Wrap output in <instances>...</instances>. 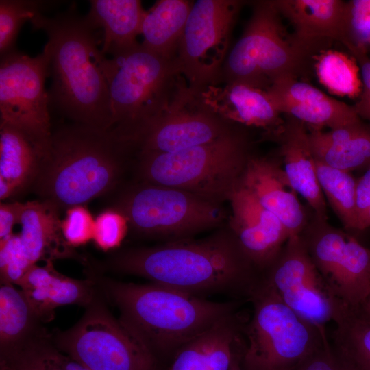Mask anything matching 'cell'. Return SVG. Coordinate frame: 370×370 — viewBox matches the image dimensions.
Wrapping results in <instances>:
<instances>
[{
  "mask_svg": "<svg viewBox=\"0 0 370 370\" xmlns=\"http://www.w3.org/2000/svg\"><path fill=\"white\" fill-rule=\"evenodd\" d=\"M99 267L199 297L221 293L248 300L261 278L227 225L201 239L123 249Z\"/></svg>",
  "mask_w": 370,
  "mask_h": 370,
  "instance_id": "obj_1",
  "label": "cell"
},
{
  "mask_svg": "<svg viewBox=\"0 0 370 370\" xmlns=\"http://www.w3.org/2000/svg\"><path fill=\"white\" fill-rule=\"evenodd\" d=\"M99 293L119 311V322L164 366L188 341L236 311L217 302L150 282H123L86 269Z\"/></svg>",
  "mask_w": 370,
  "mask_h": 370,
  "instance_id": "obj_2",
  "label": "cell"
},
{
  "mask_svg": "<svg viewBox=\"0 0 370 370\" xmlns=\"http://www.w3.org/2000/svg\"><path fill=\"white\" fill-rule=\"evenodd\" d=\"M30 22L34 30H42L47 37L43 51L52 78L48 91L50 107L73 123L112 129L97 29L78 14L74 4L52 17L38 14Z\"/></svg>",
  "mask_w": 370,
  "mask_h": 370,
  "instance_id": "obj_3",
  "label": "cell"
},
{
  "mask_svg": "<svg viewBox=\"0 0 370 370\" xmlns=\"http://www.w3.org/2000/svg\"><path fill=\"white\" fill-rule=\"evenodd\" d=\"M132 151L112 129L63 125L52 132L33 188L60 210L84 206L116 187Z\"/></svg>",
  "mask_w": 370,
  "mask_h": 370,
  "instance_id": "obj_4",
  "label": "cell"
},
{
  "mask_svg": "<svg viewBox=\"0 0 370 370\" xmlns=\"http://www.w3.org/2000/svg\"><path fill=\"white\" fill-rule=\"evenodd\" d=\"M245 29L227 56L219 82H237L267 90L282 79L304 80L321 51L287 32L273 0L253 2Z\"/></svg>",
  "mask_w": 370,
  "mask_h": 370,
  "instance_id": "obj_5",
  "label": "cell"
},
{
  "mask_svg": "<svg viewBox=\"0 0 370 370\" xmlns=\"http://www.w3.org/2000/svg\"><path fill=\"white\" fill-rule=\"evenodd\" d=\"M245 127L173 153H137L140 181L175 187L222 204L241 185L251 157Z\"/></svg>",
  "mask_w": 370,
  "mask_h": 370,
  "instance_id": "obj_6",
  "label": "cell"
},
{
  "mask_svg": "<svg viewBox=\"0 0 370 370\" xmlns=\"http://www.w3.org/2000/svg\"><path fill=\"white\" fill-rule=\"evenodd\" d=\"M100 64L108 88L112 130L125 140L162 112L188 83L175 58L141 44L119 56L102 54Z\"/></svg>",
  "mask_w": 370,
  "mask_h": 370,
  "instance_id": "obj_7",
  "label": "cell"
},
{
  "mask_svg": "<svg viewBox=\"0 0 370 370\" xmlns=\"http://www.w3.org/2000/svg\"><path fill=\"white\" fill-rule=\"evenodd\" d=\"M249 300L253 312L243 330V370H293L329 339L284 304L262 278Z\"/></svg>",
  "mask_w": 370,
  "mask_h": 370,
  "instance_id": "obj_8",
  "label": "cell"
},
{
  "mask_svg": "<svg viewBox=\"0 0 370 370\" xmlns=\"http://www.w3.org/2000/svg\"><path fill=\"white\" fill-rule=\"evenodd\" d=\"M113 208L125 216L134 232L167 241L219 227L227 218L222 204L180 188L142 181L123 189Z\"/></svg>",
  "mask_w": 370,
  "mask_h": 370,
  "instance_id": "obj_9",
  "label": "cell"
},
{
  "mask_svg": "<svg viewBox=\"0 0 370 370\" xmlns=\"http://www.w3.org/2000/svg\"><path fill=\"white\" fill-rule=\"evenodd\" d=\"M53 345L90 370H163L162 363L109 311L99 293L71 328L51 334Z\"/></svg>",
  "mask_w": 370,
  "mask_h": 370,
  "instance_id": "obj_10",
  "label": "cell"
},
{
  "mask_svg": "<svg viewBox=\"0 0 370 370\" xmlns=\"http://www.w3.org/2000/svg\"><path fill=\"white\" fill-rule=\"evenodd\" d=\"M49 59L42 52L35 57L16 49L1 57L0 125L23 132L41 158L52 135L49 92Z\"/></svg>",
  "mask_w": 370,
  "mask_h": 370,
  "instance_id": "obj_11",
  "label": "cell"
},
{
  "mask_svg": "<svg viewBox=\"0 0 370 370\" xmlns=\"http://www.w3.org/2000/svg\"><path fill=\"white\" fill-rule=\"evenodd\" d=\"M245 3L240 0L193 3L175 58L193 90L217 81L227 56L232 29Z\"/></svg>",
  "mask_w": 370,
  "mask_h": 370,
  "instance_id": "obj_12",
  "label": "cell"
},
{
  "mask_svg": "<svg viewBox=\"0 0 370 370\" xmlns=\"http://www.w3.org/2000/svg\"><path fill=\"white\" fill-rule=\"evenodd\" d=\"M300 237L334 295L348 307H360L370 294V249L314 217Z\"/></svg>",
  "mask_w": 370,
  "mask_h": 370,
  "instance_id": "obj_13",
  "label": "cell"
},
{
  "mask_svg": "<svg viewBox=\"0 0 370 370\" xmlns=\"http://www.w3.org/2000/svg\"><path fill=\"white\" fill-rule=\"evenodd\" d=\"M281 299L300 317L328 334L339 299L311 259L301 237H291L262 273Z\"/></svg>",
  "mask_w": 370,
  "mask_h": 370,
  "instance_id": "obj_14",
  "label": "cell"
},
{
  "mask_svg": "<svg viewBox=\"0 0 370 370\" xmlns=\"http://www.w3.org/2000/svg\"><path fill=\"white\" fill-rule=\"evenodd\" d=\"M238 127L206 108L187 83L127 143L137 153H173L212 142Z\"/></svg>",
  "mask_w": 370,
  "mask_h": 370,
  "instance_id": "obj_15",
  "label": "cell"
},
{
  "mask_svg": "<svg viewBox=\"0 0 370 370\" xmlns=\"http://www.w3.org/2000/svg\"><path fill=\"white\" fill-rule=\"evenodd\" d=\"M227 226L241 249L262 273L275 258L289 234L282 222L241 185L229 200Z\"/></svg>",
  "mask_w": 370,
  "mask_h": 370,
  "instance_id": "obj_16",
  "label": "cell"
},
{
  "mask_svg": "<svg viewBox=\"0 0 370 370\" xmlns=\"http://www.w3.org/2000/svg\"><path fill=\"white\" fill-rule=\"evenodd\" d=\"M202 103L227 122L264 130L266 139L284 123L267 92L237 82H218L195 91Z\"/></svg>",
  "mask_w": 370,
  "mask_h": 370,
  "instance_id": "obj_17",
  "label": "cell"
},
{
  "mask_svg": "<svg viewBox=\"0 0 370 370\" xmlns=\"http://www.w3.org/2000/svg\"><path fill=\"white\" fill-rule=\"evenodd\" d=\"M265 91L281 114L309 129L334 130L362 121L353 106L328 96L304 80L282 79Z\"/></svg>",
  "mask_w": 370,
  "mask_h": 370,
  "instance_id": "obj_18",
  "label": "cell"
},
{
  "mask_svg": "<svg viewBox=\"0 0 370 370\" xmlns=\"http://www.w3.org/2000/svg\"><path fill=\"white\" fill-rule=\"evenodd\" d=\"M241 185L282 222L290 238L299 236L308 225L306 210L291 187L278 156L251 155Z\"/></svg>",
  "mask_w": 370,
  "mask_h": 370,
  "instance_id": "obj_19",
  "label": "cell"
},
{
  "mask_svg": "<svg viewBox=\"0 0 370 370\" xmlns=\"http://www.w3.org/2000/svg\"><path fill=\"white\" fill-rule=\"evenodd\" d=\"M284 118L280 130L267 139L278 145V156L293 189L306 201L315 218L327 221V205L317 175L309 130L294 118Z\"/></svg>",
  "mask_w": 370,
  "mask_h": 370,
  "instance_id": "obj_20",
  "label": "cell"
},
{
  "mask_svg": "<svg viewBox=\"0 0 370 370\" xmlns=\"http://www.w3.org/2000/svg\"><path fill=\"white\" fill-rule=\"evenodd\" d=\"M282 17L301 42L319 49L337 41L348 47L346 1L341 0H273Z\"/></svg>",
  "mask_w": 370,
  "mask_h": 370,
  "instance_id": "obj_21",
  "label": "cell"
},
{
  "mask_svg": "<svg viewBox=\"0 0 370 370\" xmlns=\"http://www.w3.org/2000/svg\"><path fill=\"white\" fill-rule=\"evenodd\" d=\"M18 286L42 323L51 321L59 307L73 304L87 307L99 294L92 279L67 277L55 269L53 262L42 267L33 265Z\"/></svg>",
  "mask_w": 370,
  "mask_h": 370,
  "instance_id": "obj_22",
  "label": "cell"
},
{
  "mask_svg": "<svg viewBox=\"0 0 370 370\" xmlns=\"http://www.w3.org/2000/svg\"><path fill=\"white\" fill-rule=\"evenodd\" d=\"M247 321L229 314L180 347L163 370H229Z\"/></svg>",
  "mask_w": 370,
  "mask_h": 370,
  "instance_id": "obj_23",
  "label": "cell"
},
{
  "mask_svg": "<svg viewBox=\"0 0 370 370\" xmlns=\"http://www.w3.org/2000/svg\"><path fill=\"white\" fill-rule=\"evenodd\" d=\"M59 212L58 207L47 200L24 203L18 235L26 258L32 265L41 260L74 258L86 266L87 260L66 242Z\"/></svg>",
  "mask_w": 370,
  "mask_h": 370,
  "instance_id": "obj_24",
  "label": "cell"
},
{
  "mask_svg": "<svg viewBox=\"0 0 370 370\" xmlns=\"http://www.w3.org/2000/svg\"><path fill=\"white\" fill-rule=\"evenodd\" d=\"M85 16L96 29H103L102 53L116 57L140 45L137 36L142 34L146 15L139 0H91Z\"/></svg>",
  "mask_w": 370,
  "mask_h": 370,
  "instance_id": "obj_25",
  "label": "cell"
},
{
  "mask_svg": "<svg viewBox=\"0 0 370 370\" xmlns=\"http://www.w3.org/2000/svg\"><path fill=\"white\" fill-rule=\"evenodd\" d=\"M308 129L315 160L347 172L370 164V125L362 120L326 132Z\"/></svg>",
  "mask_w": 370,
  "mask_h": 370,
  "instance_id": "obj_26",
  "label": "cell"
},
{
  "mask_svg": "<svg viewBox=\"0 0 370 370\" xmlns=\"http://www.w3.org/2000/svg\"><path fill=\"white\" fill-rule=\"evenodd\" d=\"M193 4L187 0L158 1L144 18L141 45L164 58H175Z\"/></svg>",
  "mask_w": 370,
  "mask_h": 370,
  "instance_id": "obj_27",
  "label": "cell"
},
{
  "mask_svg": "<svg viewBox=\"0 0 370 370\" xmlns=\"http://www.w3.org/2000/svg\"><path fill=\"white\" fill-rule=\"evenodd\" d=\"M21 289L0 286V354L10 352L46 332Z\"/></svg>",
  "mask_w": 370,
  "mask_h": 370,
  "instance_id": "obj_28",
  "label": "cell"
},
{
  "mask_svg": "<svg viewBox=\"0 0 370 370\" xmlns=\"http://www.w3.org/2000/svg\"><path fill=\"white\" fill-rule=\"evenodd\" d=\"M330 341L336 354L354 370H370V317L338 302Z\"/></svg>",
  "mask_w": 370,
  "mask_h": 370,
  "instance_id": "obj_29",
  "label": "cell"
},
{
  "mask_svg": "<svg viewBox=\"0 0 370 370\" xmlns=\"http://www.w3.org/2000/svg\"><path fill=\"white\" fill-rule=\"evenodd\" d=\"M40 162L37 149L23 132L0 125V180L5 182L14 195L33 184Z\"/></svg>",
  "mask_w": 370,
  "mask_h": 370,
  "instance_id": "obj_30",
  "label": "cell"
},
{
  "mask_svg": "<svg viewBox=\"0 0 370 370\" xmlns=\"http://www.w3.org/2000/svg\"><path fill=\"white\" fill-rule=\"evenodd\" d=\"M319 82L332 94L358 98L362 88L360 66L351 54L328 48L314 58Z\"/></svg>",
  "mask_w": 370,
  "mask_h": 370,
  "instance_id": "obj_31",
  "label": "cell"
},
{
  "mask_svg": "<svg viewBox=\"0 0 370 370\" xmlns=\"http://www.w3.org/2000/svg\"><path fill=\"white\" fill-rule=\"evenodd\" d=\"M322 193L347 230H356V184L350 172L328 166L315 160Z\"/></svg>",
  "mask_w": 370,
  "mask_h": 370,
  "instance_id": "obj_32",
  "label": "cell"
},
{
  "mask_svg": "<svg viewBox=\"0 0 370 370\" xmlns=\"http://www.w3.org/2000/svg\"><path fill=\"white\" fill-rule=\"evenodd\" d=\"M53 1L37 0L0 1V56L15 50L22 25L52 5Z\"/></svg>",
  "mask_w": 370,
  "mask_h": 370,
  "instance_id": "obj_33",
  "label": "cell"
},
{
  "mask_svg": "<svg viewBox=\"0 0 370 370\" xmlns=\"http://www.w3.org/2000/svg\"><path fill=\"white\" fill-rule=\"evenodd\" d=\"M47 332L8 353L0 354V370H62L53 356Z\"/></svg>",
  "mask_w": 370,
  "mask_h": 370,
  "instance_id": "obj_34",
  "label": "cell"
},
{
  "mask_svg": "<svg viewBox=\"0 0 370 370\" xmlns=\"http://www.w3.org/2000/svg\"><path fill=\"white\" fill-rule=\"evenodd\" d=\"M128 228L125 216L112 207L101 212L95 219L92 241L104 251L114 249L121 244Z\"/></svg>",
  "mask_w": 370,
  "mask_h": 370,
  "instance_id": "obj_35",
  "label": "cell"
},
{
  "mask_svg": "<svg viewBox=\"0 0 370 370\" xmlns=\"http://www.w3.org/2000/svg\"><path fill=\"white\" fill-rule=\"evenodd\" d=\"M32 266L25 256L18 234L0 242L1 283L18 285Z\"/></svg>",
  "mask_w": 370,
  "mask_h": 370,
  "instance_id": "obj_36",
  "label": "cell"
},
{
  "mask_svg": "<svg viewBox=\"0 0 370 370\" xmlns=\"http://www.w3.org/2000/svg\"><path fill=\"white\" fill-rule=\"evenodd\" d=\"M94 225L90 211L84 206H75L66 209L61 227L66 242L74 248L92 240Z\"/></svg>",
  "mask_w": 370,
  "mask_h": 370,
  "instance_id": "obj_37",
  "label": "cell"
},
{
  "mask_svg": "<svg viewBox=\"0 0 370 370\" xmlns=\"http://www.w3.org/2000/svg\"><path fill=\"white\" fill-rule=\"evenodd\" d=\"M293 370H353L334 352L330 339L323 341Z\"/></svg>",
  "mask_w": 370,
  "mask_h": 370,
  "instance_id": "obj_38",
  "label": "cell"
},
{
  "mask_svg": "<svg viewBox=\"0 0 370 370\" xmlns=\"http://www.w3.org/2000/svg\"><path fill=\"white\" fill-rule=\"evenodd\" d=\"M356 230L370 227V164L356 184Z\"/></svg>",
  "mask_w": 370,
  "mask_h": 370,
  "instance_id": "obj_39",
  "label": "cell"
},
{
  "mask_svg": "<svg viewBox=\"0 0 370 370\" xmlns=\"http://www.w3.org/2000/svg\"><path fill=\"white\" fill-rule=\"evenodd\" d=\"M352 56L360 66L362 82V92L352 106L359 118L370 125V58L367 52H358Z\"/></svg>",
  "mask_w": 370,
  "mask_h": 370,
  "instance_id": "obj_40",
  "label": "cell"
},
{
  "mask_svg": "<svg viewBox=\"0 0 370 370\" xmlns=\"http://www.w3.org/2000/svg\"><path fill=\"white\" fill-rule=\"evenodd\" d=\"M24 203H1L0 204V242L11 237L14 225L19 223Z\"/></svg>",
  "mask_w": 370,
  "mask_h": 370,
  "instance_id": "obj_41",
  "label": "cell"
},
{
  "mask_svg": "<svg viewBox=\"0 0 370 370\" xmlns=\"http://www.w3.org/2000/svg\"><path fill=\"white\" fill-rule=\"evenodd\" d=\"M53 356L56 362L62 370H90L71 356L62 353L54 345L53 347Z\"/></svg>",
  "mask_w": 370,
  "mask_h": 370,
  "instance_id": "obj_42",
  "label": "cell"
},
{
  "mask_svg": "<svg viewBox=\"0 0 370 370\" xmlns=\"http://www.w3.org/2000/svg\"><path fill=\"white\" fill-rule=\"evenodd\" d=\"M349 10L358 13H370V0H353L347 1Z\"/></svg>",
  "mask_w": 370,
  "mask_h": 370,
  "instance_id": "obj_43",
  "label": "cell"
},
{
  "mask_svg": "<svg viewBox=\"0 0 370 370\" xmlns=\"http://www.w3.org/2000/svg\"><path fill=\"white\" fill-rule=\"evenodd\" d=\"M244 345V338L238 344L229 370H243L241 366V356Z\"/></svg>",
  "mask_w": 370,
  "mask_h": 370,
  "instance_id": "obj_44",
  "label": "cell"
},
{
  "mask_svg": "<svg viewBox=\"0 0 370 370\" xmlns=\"http://www.w3.org/2000/svg\"><path fill=\"white\" fill-rule=\"evenodd\" d=\"M359 308L370 317V294L365 303Z\"/></svg>",
  "mask_w": 370,
  "mask_h": 370,
  "instance_id": "obj_45",
  "label": "cell"
},
{
  "mask_svg": "<svg viewBox=\"0 0 370 370\" xmlns=\"http://www.w3.org/2000/svg\"><path fill=\"white\" fill-rule=\"evenodd\" d=\"M369 45H370V40H369Z\"/></svg>",
  "mask_w": 370,
  "mask_h": 370,
  "instance_id": "obj_46",
  "label": "cell"
}]
</instances>
